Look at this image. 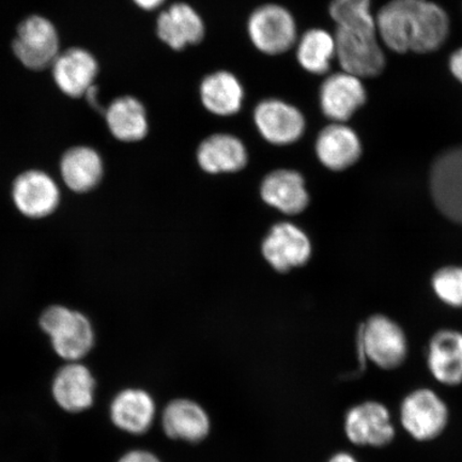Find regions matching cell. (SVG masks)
Segmentation results:
<instances>
[{"label":"cell","mask_w":462,"mask_h":462,"mask_svg":"<svg viewBox=\"0 0 462 462\" xmlns=\"http://www.w3.org/2000/svg\"><path fill=\"white\" fill-rule=\"evenodd\" d=\"M40 327L62 359L78 362L89 354L95 344V332L88 318L78 310L53 305L40 317Z\"/></svg>","instance_id":"6da1fadb"},{"label":"cell","mask_w":462,"mask_h":462,"mask_svg":"<svg viewBox=\"0 0 462 462\" xmlns=\"http://www.w3.org/2000/svg\"><path fill=\"white\" fill-rule=\"evenodd\" d=\"M11 49L28 70L49 71L62 51L60 34L48 17L32 14L17 25Z\"/></svg>","instance_id":"7a4b0ae2"},{"label":"cell","mask_w":462,"mask_h":462,"mask_svg":"<svg viewBox=\"0 0 462 462\" xmlns=\"http://www.w3.org/2000/svg\"><path fill=\"white\" fill-rule=\"evenodd\" d=\"M359 338L362 361L367 360L383 371H396L407 361L406 334L388 316L375 314L369 317L361 328Z\"/></svg>","instance_id":"3957f363"},{"label":"cell","mask_w":462,"mask_h":462,"mask_svg":"<svg viewBox=\"0 0 462 462\" xmlns=\"http://www.w3.org/2000/svg\"><path fill=\"white\" fill-rule=\"evenodd\" d=\"M400 421L403 430L413 440L421 443L435 441L448 429L449 409L436 391L415 389L408 393L401 402Z\"/></svg>","instance_id":"277c9868"},{"label":"cell","mask_w":462,"mask_h":462,"mask_svg":"<svg viewBox=\"0 0 462 462\" xmlns=\"http://www.w3.org/2000/svg\"><path fill=\"white\" fill-rule=\"evenodd\" d=\"M334 37L337 60L342 71L362 79L383 74L386 57L375 29L337 27Z\"/></svg>","instance_id":"5b68a950"},{"label":"cell","mask_w":462,"mask_h":462,"mask_svg":"<svg viewBox=\"0 0 462 462\" xmlns=\"http://www.w3.org/2000/svg\"><path fill=\"white\" fill-rule=\"evenodd\" d=\"M247 33L256 50L269 56L284 54L298 42L296 20L291 11L276 4L260 5L253 11Z\"/></svg>","instance_id":"8992f818"},{"label":"cell","mask_w":462,"mask_h":462,"mask_svg":"<svg viewBox=\"0 0 462 462\" xmlns=\"http://www.w3.org/2000/svg\"><path fill=\"white\" fill-rule=\"evenodd\" d=\"M344 430L356 447L384 448L395 440L396 429L388 407L377 401L356 404L346 413Z\"/></svg>","instance_id":"52a82bcc"},{"label":"cell","mask_w":462,"mask_h":462,"mask_svg":"<svg viewBox=\"0 0 462 462\" xmlns=\"http://www.w3.org/2000/svg\"><path fill=\"white\" fill-rule=\"evenodd\" d=\"M430 188L438 210L462 225V146L449 148L433 161Z\"/></svg>","instance_id":"ba28073f"},{"label":"cell","mask_w":462,"mask_h":462,"mask_svg":"<svg viewBox=\"0 0 462 462\" xmlns=\"http://www.w3.org/2000/svg\"><path fill=\"white\" fill-rule=\"evenodd\" d=\"M259 134L275 146H287L296 143L304 134V115L292 104L270 97L257 104L254 111Z\"/></svg>","instance_id":"9c48e42d"},{"label":"cell","mask_w":462,"mask_h":462,"mask_svg":"<svg viewBox=\"0 0 462 462\" xmlns=\"http://www.w3.org/2000/svg\"><path fill=\"white\" fill-rule=\"evenodd\" d=\"M50 72L57 88L63 95L79 100L97 82L100 66L90 51L80 46H71L60 51Z\"/></svg>","instance_id":"30bf717a"},{"label":"cell","mask_w":462,"mask_h":462,"mask_svg":"<svg viewBox=\"0 0 462 462\" xmlns=\"http://www.w3.org/2000/svg\"><path fill=\"white\" fill-rule=\"evenodd\" d=\"M366 101L367 91L362 79L350 73L328 75L320 86L321 112L332 123H346Z\"/></svg>","instance_id":"8fae6325"},{"label":"cell","mask_w":462,"mask_h":462,"mask_svg":"<svg viewBox=\"0 0 462 462\" xmlns=\"http://www.w3.org/2000/svg\"><path fill=\"white\" fill-rule=\"evenodd\" d=\"M313 247L309 236L297 225H274L263 242L262 253L267 263L279 273H287L309 262Z\"/></svg>","instance_id":"7c38bea8"},{"label":"cell","mask_w":462,"mask_h":462,"mask_svg":"<svg viewBox=\"0 0 462 462\" xmlns=\"http://www.w3.org/2000/svg\"><path fill=\"white\" fill-rule=\"evenodd\" d=\"M13 199L16 209L29 218H43L57 209L60 189L48 173L28 171L15 179Z\"/></svg>","instance_id":"4fadbf2b"},{"label":"cell","mask_w":462,"mask_h":462,"mask_svg":"<svg viewBox=\"0 0 462 462\" xmlns=\"http://www.w3.org/2000/svg\"><path fill=\"white\" fill-rule=\"evenodd\" d=\"M104 124L116 141L125 143L142 142L149 132L146 106L134 95H121L109 102Z\"/></svg>","instance_id":"5bb4252c"},{"label":"cell","mask_w":462,"mask_h":462,"mask_svg":"<svg viewBox=\"0 0 462 462\" xmlns=\"http://www.w3.org/2000/svg\"><path fill=\"white\" fill-rule=\"evenodd\" d=\"M427 368L438 383L455 388L462 384V333L444 328L430 340Z\"/></svg>","instance_id":"9a60e30c"},{"label":"cell","mask_w":462,"mask_h":462,"mask_svg":"<svg viewBox=\"0 0 462 462\" xmlns=\"http://www.w3.org/2000/svg\"><path fill=\"white\" fill-rule=\"evenodd\" d=\"M315 149L320 163L333 171L348 170L362 155L359 135L342 123H332L323 128L317 137Z\"/></svg>","instance_id":"2e32d148"},{"label":"cell","mask_w":462,"mask_h":462,"mask_svg":"<svg viewBox=\"0 0 462 462\" xmlns=\"http://www.w3.org/2000/svg\"><path fill=\"white\" fill-rule=\"evenodd\" d=\"M157 34L161 42L171 49L182 51L204 40L205 22L192 5L186 3L173 4L159 14Z\"/></svg>","instance_id":"e0dca14e"},{"label":"cell","mask_w":462,"mask_h":462,"mask_svg":"<svg viewBox=\"0 0 462 462\" xmlns=\"http://www.w3.org/2000/svg\"><path fill=\"white\" fill-rule=\"evenodd\" d=\"M260 196L265 204L287 216L300 215L310 202L304 178L296 171L279 170L269 173L260 187Z\"/></svg>","instance_id":"ac0fdd59"},{"label":"cell","mask_w":462,"mask_h":462,"mask_svg":"<svg viewBox=\"0 0 462 462\" xmlns=\"http://www.w3.org/2000/svg\"><path fill=\"white\" fill-rule=\"evenodd\" d=\"M103 173L101 155L88 144H77L69 148L61 157L62 181L75 193H87L97 188L102 180Z\"/></svg>","instance_id":"d6986e66"},{"label":"cell","mask_w":462,"mask_h":462,"mask_svg":"<svg viewBox=\"0 0 462 462\" xmlns=\"http://www.w3.org/2000/svg\"><path fill=\"white\" fill-rule=\"evenodd\" d=\"M95 389L94 375L78 362L62 367L53 381L55 401L68 412H80L90 408L95 400Z\"/></svg>","instance_id":"ffe728a7"},{"label":"cell","mask_w":462,"mask_h":462,"mask_svg":"<svg viewBox=\"0 0 462 462\" xmlns=\"http://www.w3.org/2000/svg\"><path fill=\"white\" fill-rule=\"evenodd\" d=\"M248 154L240 138L217 133L202 141L198 149L200 169L211 175L236 172L247 164Z\"/></svg>","instance_id":"44dd1931"},{"label":"cell","mask_w":462,"mask_h":462,"mask_svg":"<svg viewBox=\"0 0 462 462\" xmlns=\"http://www.w3.org/2000/svg\"><path fill=\"white\" fill-rule=\"evenodd\" d=\"M245 88L240 79L229 71H216L201 80L199 97L208 112L230 117L241 111L245 101Z\"/></svg>","instance_id":"7402d4cb"},{"label":"cell","mask_w":462,"mask_h":462,"mask_svg":"<svg viewBox=\"0 0 462 462\" xmlns=\"http://www.w3.org/2000/svg\"><path fill=\"white\" fill-rule=\"evenodd\" d=\"M162 424L167 436L188 442H199L210 431L205 410L188 400L171 402L164 410Z\"/></svg>","instance_id":"603a6c76"},{"label":"cell","mask_w":462,"mask_h":462,"mask_svg":"<svg viewBox=\"0 0 462 462\" xmlns=\"http://www.w3.org/2000/svg\"><path fill=\"white\" fill-rule=\"evenodd\" d=\"M155 404L147 392L128 389L114 398L111 406L113 423L119 430L142 435L152 425Z\"/></svg>","instance_id":"cb8c5ba5"},{"label":"cell","mask_w":462,"mask_h":462,"mask_svg":"<svg viewBox=\"0 0 462 462\" xmlns=\"http://www.w3.org/2000/svg\"><path fill=\"white\" fill-rule=\"evenodd\" d=\"M296 46L299 65L310 74H327L330 71L332 61L337 60L334 34L325 29H310L298 39Z\"/></svg>","instance_id":"d4e9b609"},{"label":"cell","mask_w":462,"mask_h":462,"mask_svg":"<svg viewBox=\"0 0 462 462\" xmlns=\"http://www.w3.org/2000/svg\"><path fill=\"white\" fill-rule=\"evenodd\" d=\"M450 22L441 5L421 0L420 31L413 45V53L429 54L441 49L449 36Z\"/></svg>","instance_id":"484cf974"},{"label":"cell","mask_w":462,"mask_h":462,"mask_svg":"<svg viewBox=\"0 0 462 462\" xmlns=\"http://www.w3.org/2000/svg\"><path fill=\"white\" fill-rule=\"evenodd\" d=\"M328 13L338 28L377 31L372 0H332Z\"/></svg>","instance_id":"4316f807"},{"label":"cell","mask_w":462,"mask_h":462,"mask_svg":"<svg viewBox=\"0 0 462 462\" xmlns=\"http://www.w3.org/2000/svg\"><path fill=\"white\" fill-rule=\"evenodd\" d=\"M431 286L443 303L462 309V267L449 265L438 270L432 276Z\"/></svg>","instance_id":"83f0119b"},{"label":"cell","mask_w":462,"mask_h":462,"mask_svg":"<svg viewBox=\"0 0 462 462\" xmlns=\"http://www.w3.org/2000/svg\"><path fill=\"white\" fill-rule=\"evenodd\" d=\"M118 462H161L157 456L146 450H132L126 453Z\"/></svg>","instance_id":"f1b7e54d"},{"label":"cell","mask_w":462,"mask_h":462,"mask_svg":"<svg viewBox=\"0 0 462 462\" xmlns=\"http://www.w3.org/2000/svg\"><path fill=\"white\" fill-rule=\"evenodd\" d=\"M448 69L453 77L462 84V46L449 56Z\"/></svg>","instance_id":"f546056e"},{"label":"cell","mask_w":462,"mask_h":462,"mask_svg":"<svg viewBox=\"0 0 462 462\" xmlns=\"http://www.w3.org/2000/svg\"><path fill=\"white\" fill-rule=\"evenodd\" d=\"M131 2L138 10L152 13V11L161 8L165 0H131Z\"/></svg>","instance_id":"4dcf8cb0"},{"label":"cell","mask_w":462,"mask_h":462,"mask_svg":"<svg viewBox=\"0 0 462 462\" xmlns=\"http://www.w3.org/2000/svg\"><path fill=\"white\" fill-rule=\"evenodd\" d=\"M328 462H360L354 455L346 452H340L332 456Z\"/></svg>","instance_id":"1f68e13d"}]
</instances>
